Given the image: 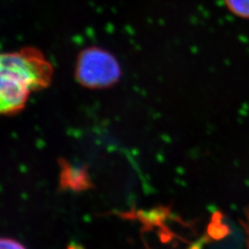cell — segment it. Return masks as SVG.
I'll return each instance as SVG.
<instances>
[{
  "label": "cell",
  "instance_id": "cell-1",
  "mask_svg": "<svg viewBox=\"0 0 249 249\" xmlns=\"http://www.w3.org/2000/svg\"><path fill=\"white\" fill-rule=\"evenodd\" d=\"M53 75V65L38 48L0 52V116L20 112L32 93L51 84Z\"/></svg>",
  "mask_w": 249,
  "mask_h": 249
},
{
  "label": "cell",
  "instance_id": "cell-2",
  "mask_svg": "<svg viewBox=\"0 0 249 249\" xmlns=\"http://www.w3.org/2000/svg\"><path fill=\"white\" fill-rule=\"evenodd\" d=\"M121 76L119 64L112 53L91 46L78 55L75 77L80 85L89 89L110 88Z\"/></svg>",
  "mask_w": 249,
  "mask_h": 249
},
{
  "label": "cell",
  "instance_id": "cell-3",
  "mask_svg": "<svg viewBox=\"0 0 249 249\" xmlns=\"http://www.w3.org/2000/svg\"><path fill=\"white\" fill-rule=\"evenodd\" d=\"M59 187L62 190L83 192L92 187L88 170L83 166L72 164L69 160L59 161Z\"/></svg>",
  "mask_w": 249,
  "mask_h": 249
},
{
  "label": "cell",
  "instance_id": "cell-4",
  "mask_svg": "<svg viewBox=\"0 0 249 249\" xmlns=\"http://www.w3.org/2000/svg\"><path fill=\"white\" fill-rule=\"evenodd\" d=\"M225 3L234 14L249 18V0H225Z\"/></svg>",
  "mask_w": 249,
  "mask_h": 249
},
{
  "label": "cell",
  "instance_id": "cell-5",
  "mask_svg": "<svg viewBox=\"0 0 249 249\" xmlns=\"http://www.w3.org/2000/svg\"><path fill=\"white\" fill-rule=\"evenodd\" d=\"M0 249H27L21 243L18 241L7 238V237H0Z\"/></svg>",
  "mask_w": 249,
  "mask_h": 249
},
{
  "label": "cell",
  "instance_id": "cell-6",
  "mask_svg": "<svg viewBox=\"0 0 249 249\" xmlns=\"http://www.w3.org/2000/svg\"><path fill=\"white\" fill-rule=\"evenodd\" d=\"M246 231L248 233V249H249V207L246 211V224H245Z\"/></svg>",
  "mask_w": 249,
  "mask_h": 249
}]
</instances>
